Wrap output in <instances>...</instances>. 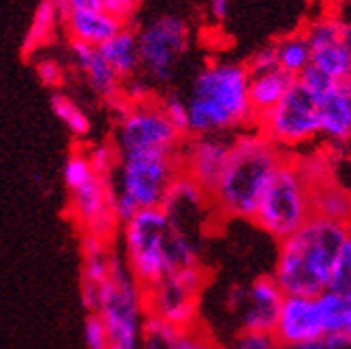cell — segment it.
Instances as JSON below:
<instances>
[{
  "label": "cell",
  "mask_w": 351,
  "mask_h": 349,
  "mask_svg": "<svg viewBox=\"0 0 351 349\" xmlns=\"http://www.w3.org/2000/svg\"><path fill=\"white\" fill-rule=\"evenodd\" d=\"M122 261L144 291L176 270L199 266V251L189 232L178 228L163 208L139 210L118 230Z\"/></svg>",
  "instance_id": "obj_1"
},
{
  "label": "cell",
  "mask_w": 351,
  "mask_h": 349,
  "mask_svg": "<svg viewBox=\"0 0 351 349\" xmlns=\"http://www.w3.org/2000/svg\"><path fill=\"white\" fill-rule=\"evenodd\" d=\"M351 228L313 215L278 242L272 278L285 296H319L328 289L337 257Z\"/></svg>",
  "instance_id": "obj_2"
},
{
  "label": "cell",
  "mask_w": 351,
  "mask_h": 349,
  "mask_svg": "<svg viewBox=\"0 0 351 349\" xmlns=\"http://www.w3.org/2000/svg\"><path fill=\"white\" fill-rule=\"evenodd\" d=\"M249 80L251 73L244 64L230 60L206 64L193 80L184 99L189 135H227L255 127Z\"/></svg>",
  "instance_id": "obj_3"
},
{
  "label": "cell",
  "mask_w": 351,
  "mask_h": 349,
  "mask_svg": "<svg viewBox=\"0 0 351 349\" xmlns=\"http://www.w3.org/2000/svg\"><path fill=\"white\" fill-rule=\"evenodd\" d=\"M285 152L268 142L257 129L242 131L230 139V152L221 178L210 195V204L221 217L251 221L263 189Z\"/></svg>",
  "instance_id": "obj_4"
},
{
  "label": "cell",
  "mask_w": 351,
  "mask_h": 349,
  "mask_svg": "<svg viewBox=\"0 0 351 349\" xmlns=\"http://www.w3.org/2000/svg\"><path fill=\"white\" fill-rule=\"evenodd\" d=\"M180 173L178 152H139L120 154L112 173L114 213L125 223L139 210L161 208L171 180Z\"/></svg>",
  "instance_id": "obj_5"
},
{
  "label": "cell",
  "mask_w": 351,
  "mask_h": 349,
  "mask_svg": "<svg viewBox=\"0 0 351 349\" xmlns=\"http://www.w3.org/2000/svg\"><path fill=\"white\" fill-rule=\"evenodd\" d=\"M313 217V189L300 165L293 159H283L263 189L255 208L253 223L274 240H283Z\"/></svg>",
  "instance_id": "obj_6"
},
{
  "label": "cell",
  "mask_w": 351,
  "mask_h": 349,
  "mask_svg": "<svg viewBox=\"0 0 351 349\" xmlns=\"http://www.w3.org/2000/svg\"><path fill=\"white\" fill-rule=\"evenodd\" d=\"M95 313L105 326L110 349H142L144 324L148 317L146 296L120 253L114 259L110 276L99 287Z\"/></svg>",
  "instance_id": "obj_7"
},
{
  "label": "cell",
  "mask_w": 351,
  "mask_h": 349,
  "mask_svg": "<svg viewBox=\"0 0 351 349\" xmlns=\"http://www.w3.org/2000/svg\"><path fill=\"white\" fill-rule=\"evenodd\" d=\"M112 108L116 112L112 144L118 150V156L139 152L176 154L186 139L173 129L161 106L152 99L131 103L122 97L120 101L112 103Z\"/></svg>",
  "instance_id": "obj_8"
},
{
  "label": "cell",
  "mask_w": 351,
  "mask_h": 349,
  "mask_svg": "<svg viewBox=\"0 0 351 349\" xmlns=\"http://www.w3.org/2000/svg\"><path fill=\"white\" fill-rule=\"evenodd\" d=\"M137 32L139 69L150 84H169L191 45V32L178 15L152 17Z\"/></svg>",
  "instance_id": "obj_9"
},
{
  "label": "cell",
  "mask_w": 351,
  "mask_h": 349,
  "mask_svg": "<svg viewBox=\"0 0 351 349\" xmlns=\"http://www.w3.org/2000/svg\"><path fill=\"white\" fill-rule=\"evenodd\" d=\"M255 129L283 152L285 148L313 142L319 135L317 97L295 80L287 95L268 114L255 120Z\"/></svg>",
  "instance_id": "obj_10"
},
{
  "label": "cell",
  "mask_w": 351,
  "mask_h": 349,
  "mask_svg": "<svg viewBox=\"0 0 351 349\" xmlns=\"http://www.w3.org/2000/svg\"><path fill=\"white\" fill-rule=\"evenodd\" d=\"M206 283L208 270L202 264L171 272L163 281L144 291L148 315L159 317L178 330L193 328L197 324L199 298Z\"/></svg>",
  "instance_id": "obj_11"
},
{
  "label": "cell",
  "mask_w": 351,
  "mask_h": 349,
  "mask_svg": "<svg viewBox=\"0 0 351 349\" xmlns=\"http://www.w3.org/2000/svg\"><path fill=\"white\" fill-rule=\"evenodd\" d=\"M66 215L80 236H97L112 242L120 230V221L114 213L112 178L95 173L86 184L69 191Z\"/></svg>",
  "instance_id": "obj_12"
},
{
  "label": "cell",
  "mask_w": 351,
  "mask_h": 349,
  "mask_svg": "<svg viewBox=\"0 0 351 349\" xmlns=\"http://www.w3.org/2000/svg\"><path fill=\"white\" fill-rule=\"evenodd\" d=\"M285 293L276 285L272 274L257 276L249 287H236L232 291V304L238 313L240 330L272 333Z\"/></svg>",
  "instance_id": "obj_13"
},
{
  "label": "cell",
  "mask_w": 351,
  "mask_h": 349,
  "mask_svg": "<svg viewBox=\"0 0 351 349\" xmlns=\"http://www.w3.org/2000/svg\"><path fill=\"white\" fill-rule=\"evenodd\" d=\"M311 64L319 67L337 82L351 80V28L339 20L315 22L306 30Z\"/></svg>",
  "instance_id": "obj_14"
},
{
  "label": "cell",
  "mask_w": 351,
  "mask_h": 349,
  "mask_svg": "<svg viewBox=\"0 0 351 349\" xmlns=\"http://www.w3.org/2000/svg\"><path fill=\"white\" fill-rule=\"evenodd\" d=\"M227 152L230 139L223 135H189L178 150L180 171L197 182L208 195H213L223 173Z\"/></svg>",
  "instance_id": "obj_15"
},
{
  "label": "cell",
  "mask_w": 351,
  "mask_h": 349,
  "mask_svg": "<svg viewBox=\"0 0 351 349\" xmlns=\"http://www.w3.org/2000/svg\"><path fill=\"white\" fill-rule=\"evenodd\" d=\"M272 335L285 349H295L326 335L317 298L315 296H285Z\"/></svg>",
  "instance_id": "obj_16"
},
{
  "label": "cell",
  "mask_w": 351,
  "mask_h": 349,
  "mask_svg": "<svg viewBox=\"0 0 351 349\" xmlns=\"http://www.w3.org/2000/svg\"><path fill=\"white\" fill-rule=\"evenodd\" d=\"M82 249V270H80V296L86 313H95L99 287L110 276L114 259L118 251H114L110 240L97 236H80Z\"/></svg>",
  "instance_id": "obj_17"
},
{
  "label": "cell",
  "mask_w": 351,
  "mask_h": 349,
  "mask_svg": "<svg viewBox=\"0 0 351 349\" xmlns=\"http://www.w3.org/2000/svg\"><path fill=\"white\" fill-rule=\"evenodd\" d=\"M69 51H71V58L75 62V67L80 69V73L86 77L90 91L103 99L105 103H116L122 97V88H125V82H122L112 69L110 64L103 60V56L99 54L97 47L90 45H84V43H75V41H69Z\"/></svg>",
  "instance_id": "obj_18"
},
{
  "label": "cell",
  "mask_w": 351,
  "mask_h": 349,
  "mask_svg": "<svg viewBox=\"0 0 351 349\" xmlns=\"http://www.w3.org/2000/svg\"><path fill=\"white\" fill-rule=\"evenodd\" d=\"M319 135L335 144L351 139V80H341L332 88L317 97Z\"/></svg>",
  "instance_id": "obj_19"
},
{
  "label": "cell",
  "mask_w": 351,
  "mask_h": 349,
  "mask_svg": "<svg viewBox=\"0 0 351 349\" xmlns=\"http://www.w3.org/2000/svg\"><path fill=\"white\" fill-rule=\"evenodd\" d=\"M127 24L118 20L116 15L101 11H73L62 15V28L69 41L84 43L90 47H99L105 41H110Z\"/></svg>",
  "instance_id": "obj_20"
},
{
  "label": "cell",
  "mask_w": 351,
  "mask_h": 349,
  "mask_svg": "<svg viewBox=\"0 0 351 349\" xmlns=\"http://www.w3.org/2000/svg\"><path fill=\"white\" fill-rule=\"evenodd\" d=\"M103 60L110 64L112 71L127 82L139 71V49H137V32L131 26H125L110 41L97 47Z\"/></svg>",
  "instance_id": "obj_21"
},
{
  "label": "cell",
  "mask_w": 351,
  "mask_h": 349,
  "mask_svg": "<svg viewBox=\"0 0 351 349\" xmlns=\"http://www.w3.org/2000/svg\"><path fill=\"white\" fill-rule=\"evenodd\" d=\"M295 77L285 73L283 69H272L266 73H255L249 80V103L255 120L268 114L276 103L287 95Z\"/></svg>",
  "instance_id": "obj_22"
},
{
  "label": "cell",
  "mask_w": 351,
  "mask_h": 349,
  "mask_svg": "<svg viewBox=\"0 0 351 349\" xmlns=\"http://www.w3.org/2000/svg\"><path fill=\"white\" fill-rule=\"evenodd\" d=\"M313 215L351 228V195L330 180L313 184Z\"/></svg>",
  "instance_id": "obj_23"
},
{
  "label": "cell",
  "mask_w": 351,
  "mask_h": 349,
  "mask_svg": "<svg viewBox=\"0 0 351 349\" xmlns=\"http://www.w3.org/2000/svg\"><path fill=\"white\" fill-rule=\"evenodd\" d=\"M58 26H62V15H60L56 3H51V0L39 3L37 11H34L32 22L28 26L26 37L22 41L24 56H30L32 51H37L39 47L47 45L51 39L56 37Z\"/></svg>",
  "instance_id": "obj_24"
},
{
  "label": "cell",
  "mask_w": 351,
  "mask_h": 349,
  "mask_svg": "<svg viewBox=\"0 0 351 349\" xmlns=\"http://www.w3.org/2000/svg\"><path fill=\"white\" fill-rule=\"evenodd\" d=\"M317 298L319 315L324 324L326 335H347V330L351 328V300H347L345 296L337 291H322Z\"/></svg>",
  "instance_id": "obj_25"
},
{
  "label": "cell",
  "mask_w": 351,
  "mask_h": 349,
  "mask_svg": "<svg viewBox=\"0 0 351 349\" xmlns=\"http://www.w3.org/2000/svg\"><path fill=\"white\" fill-rule=\"evenodd\" d=\"M276 49V60L278 69H283L285 73L298 77L302 73V69L311 64V47L304 34H291L285 37L283 41H278L274 45Z\"/></svg>",
  "instance_id": "obj_26"
},
{
  "label": "cell",
  "mask_w": 351,
  "mask_h": 349,
  "mask_svg": "<svg viewBox=\"0 0 351 349\" xmlns=\"http://www.w3.org/2000/svg\"><path fill=\"white\" fill-rule=\"evenodd\" d=\"M49 103H51V112H54V116L62 122V125L66 127V131L71 133L73 137L84 139V137L90 135L93 122L71 97L56 93L54 97H51Z\"/></svg>",
  "instance_id": "obj_27"
},
{
  "label": "cell",
  "mask_w": 351,
  "mask_h": 349,
  "mask_svg": "<svg viewBox=\"0 0 351 349\" xmlns=\"http://www.w3.org/2000/svg\"><path fill=\"white\" fill-rule=\"evenodd\" d=\"M95 176V169L88 161L86 148H75L69 152L66 161L62 165V182L66 186V191H73L82 184H86Z\"/></svg>",
  "instance_id": "obj_28"
},
{
  "label": "cell",
  "mask_w": 351,
  "mask_h": 349,
  "mask_svg": "<svg viewBox=\"0 0 351 349\" xmlns=\"http://www.w3.org/2000/svg\"><path fill=\"white\" fill-rule=\"evenodd\" d=\"M328 289L337 291V293L345 296L347 300H351V230H349L343 247H341V253L337 257V264H335V270H332Z\"/></svg>",
  "instance_id": "obj_29"
},
{
  "label": "cell",
  "mask_w": 351,
  "mask_h": 349,
  "mask_svg": "<svg viewBox=\"0 0 351 349\" xmlns=\"http://www.w3.org/2000/svg\"><path fill=\"white\" fill-rule=\"evenodd\" d=\"M163 114L167 116V120L173 125V129L180 135L189 137V112H186V101L180 93L169 91L163 101L159 103Z\"/></svg>",
  "instance_id": "obj_30"
},
{
  "label": "cell",
  "mask_w": 351,
  "mask_h": 349,
  "mask_svg": "<svg viewBox=\"0 0 351 349\" xmlns=\"http://www.w3.org/2000/svg\"><path fill=\"white\" fill-rule=\"evenodd\" d=\"M88 161H90L95 173L99 176H112L116 165H118V150L114 148L112 142H101V144H93L86 148Z\"/></svg>",
  "instance_id": "obj_31"
},
{
  "label": "cell",
  "mask_w": 351,
  "mask_h": 349,
  "mask_svg": "<svg viewBox=\"0 0 351 349\" xmlns=\"http://www.w3.org/2000/svg\"><path fill=\"white\" fill-rule=\"evenodd\" d=\"M171 349H223V347L206 330H202L199 324H195L193 328L180 330Z\"/></svg>",
  "instance_id": "obj_32"
},
{
  "label": "cell",
  "mask_w": 351,
  "mask_h": 349,
  "mask_svg": "<svg viewBox=\"0 0 351 349\" xmlns=\"http://www.w3.org/2000/svg\"><path fill=\"white\" fill-rule=\"evenodd\" d=\"M298 82H300L304 88L311 93V95H315V97H322V95H326L332 86L337 84V80L335 77H330L326 71H322L319 67H315V64H308L306 69H302V73L295 77Z\"/></svg>",
  "instance_id": "obj_33"
},
{
  "label": "cell",
  "mask_w": 351,
  "mask_h": 349,
  "mask_svg": "<svg viewBox=\"0 0 351 349\" xmlns=\"http://www.w3.org/2000/svg\"><path fill=\"white\" fill-rule=\"evenodd\" d=\"M84 345L86 349H110L108 333L97 313H86L84 317Z\"/></svg>",
  "instance_id": "obj_34"
},
{
  "label": "cell",
  "mask_w": 351,
  "mask_h": 349,
  "mask_svg": "<svg viewBox=\"0 0 351 349\" xmlns=\"http://www.w3.org/2000/svg\"><path fill=\"white\" fill-rule=\"evenodd\" d=\"M280 347L272 333H253V330H240L236 335L232 349H276Z\"/></svg>",
  "instance_id": "obj_35"
},
{
  "label": "cell",
  "mask_w": 351,
  "mask_h": 349,
  "mask_svg": "<svg viewBox=\"0 0 351 349\" xmlns=\"http://www.w3.org/2000/svg\"><path fill=\"white\" fill-rule=\"evenodd\" d=\"M37 77L47 88H58L64 80V71L58 60L54 58H43L37 62Z\"/></svg>",
  "instance_id": "obj_36"
},
{
  "label": "cell",
  "mask_w": 351,
  "mask_h": 349,
  "mask_svg": "<svg viewBox=\"0 0 351 349\" xmlns=\"http://www.w3.org/2000/svg\"><path fill=\"white\" fill-rule=\"evenodd\" d=\"M247 69H249L251 75H255V73H266V71H272V69H278L274 45H266V47H261L259 51H255L253 58L247 64Z\"/></svg>",
  "instance_id": "obj_37"
},
{
  "label": "cell",
  "mask_w": 351,
  "mask_h": 349,
  "mask_svg": "<svg viewBox=\"0 0 351 349\" xmlns=\"http://www.w3.org/2000/svg\"><path fill=\"white\" fill-rule=\"evenodd\" d=\"M139 3H142V0H103V9L108 13H112V15H116L118 20H122L127 24L135 15Z\"/></svg>",
  "instance_id": "obj_38"
},
{
  "label": "cell",
  "mask_w": 351,
  "mask_h": 349,
  "mask_svg": "<svg viewBox=\"0 0 351 349\" xmlns=\"http://www.w3.org/2000/svg\"><path fill=\"white\" fill-rule=\"evenodd\" d=\"M295 349H351V343L345 335H322Z\"/></svg>",
  "instance_id": "obj_39"
},
{
  "label": "cell",
  "mask_w": 351,
  "mask_h": 349,
  "mask_svg": "<svg viewBox=\"0 0 351 349\" xmlns=\"http://www.w3.org/2000/svg\"><path fill=\"white\" fill-rule=\"evenodd\" d=\"M56 7L60 15L73 13V11H101L103 0H56Z\"/></svg>",
  "instance_id": "obj_40"
},
{
  "label": "cell",
  "mask_w": 351,
  "mask_h": 349,
  "mask_svg": "<svg viewBox=\"0 0 351 349\" xmlns=\"http://www.w3.org/2000/svg\"><path fill=\"white\" fill-rule=\"evenodd\" d=\"M208 9L217 22H223L230 15V0H208Z\"/></svg>",
  "instance_id": "obj_41"
},
{
  "label": "cell",
  "mask_w": 351,
  "mask_h": 349,
  "mask_svg": "<svg viewBox=\"0 0 351 349\" xmlns=\"http://www.w3.org/2000/svg\"><path fill=\"white\" fill-rule=\"evenodd\" d=\"M345 337H347V339H349V343H351V328L347 330V335H345Z\"/></svg>",
  "instance_id": "obj_42"
},
{
  "label": "cell",
  "mask_w": 351,
  "mask_h": 349,
  "mask_svg": "<svg viewBox=\"0 0 351 349\" xmlns=\"http://www.w3.org/2000/svg\"><path fill=\"white\" fill-rule=\"evenodd\" d=\"M39 3H45V0H39ZM51 3H56V0H51Z\"/></svg>",
  "instance_id": "obj_43"
},
{
  "label": "cell",
  "mask_w": 351,
  "mask_h": 349,
  "mask_svg": "<svg viewBox=\"0 0 351 349\" xmlns=\"http://www.w3.org/2000/svg\"><path fill=\"white\" fill-rule=\"evenodd\" d=\"M276 349H285V347H276Z\"/></svg>",
  "instance_id": "obj_44"
}]
</instances>
